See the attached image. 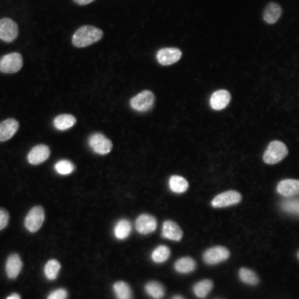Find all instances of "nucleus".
I'll use <instances>...</instances> for the list:
<instances>
[{"instance_id":"1","label":"nucleus","mask_w":299,"mask_h":299,"mask_svg":"<svg viewBox=\"0 0 299 299\" xmlns=\"http://www.w3.org/2000/svg\"><path fill=\"white\" fill-rule=\"evenodd\" d=\"M103 37V31L94 26H82L78 29L73 37H72V43L77 48H85L101 40Z\"/></svg>"},{"instance_id":"15","label":"nucleus","mask_w":299,"mask_h":299,"mask_svg":"<svg viewBox=\"0 0 299 299\" xmlns=\"http://www.w3.org/2000/svg\"><path fill=\"white\" fill-rule=\"evenodd\" d=\"M19 129L18 121L7 119L0 122V142H6L13 137Z\"/></svg>"},{"instance_id":"21","label":"nucleus","mask_w":299,"mask_h":299,"mask_svg":"<svg viewBox=\"0 0 299 299\" xmlns=\"http://www.w3.org/2000/svg\"><path fill=\"white\" fill-rule=\"evenodd\" d=\"M169 186L172 192H174L176 194H182L187 191L188 182L184 179V177L179 175H173L170 177Z\"/></svg>"},{"instance_id":"23","label":"nucleus","mask_w":299,"mask_h":299,"mask_svg":"<svg viewBox=\"0 0 299 299\" xmlns=\"http://www.w3.org/2000/svg\"><path fill=\"white\" fill-rule=\"evenodd\" d=\"M212 289H213V281L209 279H205L197 282V284L194 286L193 291L195 293V296L198 298H206Z\"/></svg>"},{"instance_id":"5","label":"nucleus","mask_w":299,"mask_h":299,"mask_svg":"<svg viewBox=\"0 0 299 299\" xmlns=\"http://www.w3.org/2000/svg\"><path fill=\"white\" fill-rule=\"evenodd\" d=\"M44 218H46V216H44V209L41 206H35L30 209V212L26 216V229L31 233L37 232L42 226Z\"/></svg>"},{"instance_id":"7","label":"nucleus","mask_w":299,"mask_h":299,"mask_svg":"<svg viewBox=\"0 0 299 299\" xmlns=\"http://www.w3.org/2000/svg\"><path fill=\"white\" fill-rule=\"evenodd\" d=\"M242 195L236 191H227L214 197L212 201V206L215 208L229 207L241 203Z\"/></svg>"},{"instance_id":"34","label":"nucleus","mask_w":299,"mask_h":299,"mask_svg":"<svg viewBox=\"0 0 299 299\" xmlns=\"http://www.w3.org/2000/svg\"><path fill=\"white\" fill-rule=\"evenodd\" d=\"M7 299H20V296L18 293H11L9 297H7Z\"/></svg>"},{"instance_id":"12","label":"nucleus","mask_w":299,"mask_h":299,"mask_svg":"<svg viewBox=\"0 0 299 299\" xmlns=\"http://www.w3.org/2000/svg\"><path fill=\"white\" fill-rule=\"evenodd\" d=\"M50 157V148L43 144H39V145L32 147L30 152L28 153V162L32 165H38L43 163L44 161Z\"/></svg>"},{"instance_id":"13","label":"nucleus","mask_w":299,"mask_h":299,"mask_svg":"<svg viewBox=\"0 0 299 299\" xmlns=\"http://www.w3.org/2000/svg\"><path fill=\"white\" fill-rule=\"evenodd\" d=\"M230 101H231V93L227 90H224V89L215 91L209 99L210 107H212L213 110H216V111H220L225 109L227 105H229Z\"/></svg>"},{"instance_id":"17","label":"nucleus","mask_w":299,"mask_h":299,"mask_svg":"<svg viewBox=\"0 0 299 299\" xmlns=\"http://www.w3.org/2000/svg\"><path fill=\"white\" fill-rule=\"evenodd\" d=\"M281 13H282V9L279 4L270 3L266 6V8L264 10V16H263L264 21L268 25H274L279 20Z\"/></svg>"},{"instance_id":"4","label":"nucleus","mask_w":299,"mask_h":299,"mask_svg":"<svg viewBox=\"0 0 299 299\" xmlns=\"http://www.w3.org/2000/svg\"><path fill=\"white\" fill-rule=\"evenodd\" d=\"M131 108L137 112H147L154 104V94L150 90H144L133 97L130 101Z\"/></svg>"},{"instance_id":"28","label":"nucleus","mask_w":299,"mask_h":299,"mask_svg":"<svg viewBox=\"0 0 299 299\" xmlns=\"http://www.w3.org/2000/svg\"><path fill=\"white\" fill-rule=\"evenodd\" d=\"M280 207L288 214L299 216V198H288L280 203Z\"/></svg>"},{"instance_id":"27","label":"nucleus","mask_w":299,"mask_h":299,"mask_svg":"<svg viewBox=\"0 0 299 299\" xmlns=\"http://www.w3.org/2000/svg\"><path fill=\"white\" fill-rule=\"evenodd\" d=\"M145 290L153 299H162L164 297V288L157 281H151L145 286Z\"/></svg>"},{"instance_id":"36","label":"nucleus","mask_w":299,"mask_h":299,"mask_svg":"<svg viewBox=\"0 0 299 299\" xmlns=\"http://www.w3.org/2000/svg\"><path fill=\"white\" fill-rule=\"evenodd\" d=\"M298 258H299V252H298Z\"/></svg>"},{"instance_id":"2","label":"nucleus","mask_w":299,"mask_h":299,"mask_svg":"<svg viewBox=\"0 0 299 299\" xmlns=\"http://www.w3.org/2000/svg\"><path fill=\"white\" fill-rule=\"evenodd\" d=\"M288 154V148L285 143L280 141H273L264 153V162L267 164L279 163Z\"/></svg>"},{"instance_id":"30","label":"nucleus","mask_w":299,"mask_h":299,"mask_svg":"<svg viewBox=\"0 0 299 299\" xmlns=\"http://www.w3.org/2000/svg\"><path fill=\"white\" fill-rule=\"evenodd\" d=\"M54 170L61 175H69L74 171V164L69 160H60L55 163Z\"/></svg>"},{"instance_id":"25","label":"nucleus","mask_w":299,"mask_h":299,"mask_svg":"<svg viewBox=\"0 0 299 299\" xmlns=\"http://www.w3.org/2000/svg\"><path fill=\"white\" fill-rule=\"evenodd\" d=\"M113 290L118 299H132V290L124 281H118L113 285Z\"/></svg>"},{"instance_id":"8","label":"nucleus","mask_w":299,"mask_h":299,"mask_svg":"<svg viewBox=\"0 0 299 299\" xmlns=\"http://www.w3.org/2000/svg\"><path fill=\"white\" fill-rule=\"evenodd\" d=\"M18 37V26L9 18L0 19V40L4 42H13Z\"/></svg>"},{"instance_id":"26","label":"nucleus","mask_w":299,"mask_h":299,"mask_svg":"<svg viewBox=\"0 0 299 299\" xmlns=\"http://www.w3.org/2000/svg\"><path fill=\"white\" fill-rule=\"evenodd\" d=\"M170 255H171L170 248L165 245H161V246H158L152 252L151 258L154 263L161 264V263H164L165 260L170 257Z\"/></svg>"},{"instance_id":"3","label":"nucleus","mask_w":299,"mask_h":299,"mask_svg":"<svg viewBox=\"0 0 299 299\" xmlns=\"http://www.w3.org/2000/svg\"><path fill=\"white\" fill-rule=\"evenodd\" d=\"M24 64L22 55L18 52H13L3 55L0 58V72L7 74H13L19 72Z\"/></svg>"},{"instance_id":"20","label":"nucleus","mask_w":299,"mask_h":299,"mask_svg":"<svg viewBox=\"0 0 299 299\" xmlns=\"http://www.w3.org/2000/svg\"><path fill=\"white\" fill-rule=\"evenodd\" d=\"M174 268L177 273L181 274H188L192 273L196 268L195 260L191 257H182L179 260H176L174 264Z\"/></svg>"},{"instance_id":"35","label":"nucleus","mask_w":299,"mask_h":299,"mask_svg":"<svg viewBox=\"0 0 299 299\" xmlns=\"http://www.w3.org/2000/svg\"><path fill=\"white\" fill-rule=\"evenodd\" d=\"M172 299H184V298H183V297H181V296H174V297H173V298H172Z\"/></svg>"},{"instance_id":"14","label":"nucleus","mask_w":299,"mask_h":299,"mask_svg":"<svg viewBox=\"0 0 299 299\" xmlns=\"http://www.w3.org/2000/svg\"><path fill=\"white\" fill-rule=\"evenodd\" d=\"M157 219L153 216L143 214L138 216V218L135 221V229L140 234H150V233L157 230Z\"/></svg>"},{"instance_id":"22","label":"nucleus","mask_w":299,"mask_h":299,"mask_svg":"<svg viewBox=\"0 0 299 299\" xmlns=\"http://www.w3.org/2000/svg\"><path fill=\"white\" fill-rule=\"evenodd\" d=\"M132 232V225L129 220L121 219L114 226V236L118 240H125L130 236Z\"/></svg>"},{"instance_id":"9","label":"nucleus","mask_w":299,"mask_h":299,"mask_svg":"<svg viewBox=\"0 0 299 299\" xmlns=\"http://www.w3.org/2000/svg\"><path fill=\"white\" fill-rule=\"evenodd\" d=\"M229 257L230 251L223 246H215L209 248L203 255L204 262L208 265H216L221 262H225Z\"/></svg>"},{"instance_id":"32","label":"nucleus","mask_w":299,"mask_h":299,"mask_svg":"<svg viewBox=\"0 0 299 299\" xmlns=\"http://www.w3.org/2000/svg\"><path fill=\"white\" fill-rule=\"evenodd\" d=\"M9 221V214L7 210L0 208V231L4 230L8 225Z\"/></svg>"},{"instance_id":"19","label":"nucleus","mask_w":299,"mask_h":299,"mask_svg":"<svg viewBox=\"0 0 299 299\" xmlns=\"http://www.w3.org/2000/svg\"><path fill=\"white\" fill-rule=\"evenodd\" d=\"M76 118L72 114H60L55 116L53 120V125L59 131H66L73 127L76 124Z\"/></svg>"},{"instance_id":"24","label":"nucleus","mask_w":299,"mask_h":299,"mask_svg":"<svg viewBox=\"0 0 299 299\" xmlns=\"http://www.w3.org/2000/svg\"><path fill=\"white\" fill-rule=\"evenodd\" d=\"M61 269V264L57 259H50L44 266V275L49 280H54L57 278Z\"/></svg>"},{"instance_id":"10","label":"nucleus","mask_w":299,"mask_h":299,"mask_svg":"<svg viewBox=\"0 0 299 299\" xmlns=\"http://www.w3.org/2000/svg\"><path fill=\"white\" fill-rule=\"evenodd\" d=\"M181 58L182 51L177 48H163L157 52V61L161 65H172Z\"/></svg>"},{"instance_id":"31","label":"nucleus","mask_w":299,"mask_h":299,"mask_svg":"<svg viewBox=\"0 0 299 299\" xmlns=\"http://www.w3.org/2000/svg\"><path fill=\"white\" fill-rule=\"evenodd\" d=\"M48 299H68V291L65 289H57L50 293Z\"/></svg>"},{"instance_id":"29","label":"nucleus","mask_w":299,"mask_h":299,"mask_svg":"<svg viewBox=\"0 0 299 299\" xmlns=\"http://www.w3.org/2000/svg\"><path fill=\"white\" fill-rule=\"evenodd\" d=\"M240 278L243 282H245L247 285L255 286L259 282L258 276L254 273L253 270L248 268H241L240 270Z\"/></svg>"},{"instance_id":"6","label":"nucleus","mask_w":299,"mask_h":299,"mask_svg":"<svg viewBox=\"0 0 299 299\" xmlns=\"http://www.w3.org/2000/svg\"><path fill=\"white\" fill-rule=\"evenodd\" d=\"M89 146L91 147L93 152L98 154H108L112 150V142L108 137H105L101 133H94L89 137Z\"/></svg>"},{"instance_id":"16","label":"nucleus","mask_w":299,"mask_h":299,"mask_svg":"<svg viewBox=\"0 0 299 299\" xmlns=\"http://www.w3.org/2000/svg\"><path fill=\"white\" fill-rule=\"evenodd\" d=\"M22 268V262L19 255L13 254L7 258L6 262V274H7L8 278L15 279L18 277Z\"/></svg>"},{"instance_id":"18","label":"nucleus","mask_w":299,"mask_h":299,"mask_svg":"<svg viewBox=\"0 0 299 299\" xmlns=\"http://www.w3.org/2000/svg\"><path fill=\"white\" fill-rule=\"evenodd\" d=\"M162 236L171 241H180L183 236L181 227L172 220H166L162 226Z\"/></svg>"},{"instance_id":"11","label":"nucleus","mask_w":299,"mask_h":299,"mask_svg":"<svg viewBox=\"0 0 299 299\" xmlns=\"http://www.w3.org/2000/svg\"><path fill=\"white\" fill-rule=\"evenodd\" d=\"M277 192L286 198H291L293 196L299 195V180H282L277 185Z\"/></svg>"},{"instance_id":"33","label":"nucleus","mask_w":299,"mask_h":299,"mask_svg":"<svg viewBox=\"0 0 299 299\" xmlns=\"http://www.w3.org/2000/svg\"><path fill=\"white\" fill-rule=\"evenodd\" d=\"M92 2H94V0H74V3H77L78 5H81V6L88 5V4H90Z\"/></svg>"}]
</instances>
